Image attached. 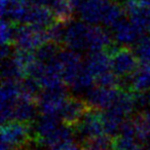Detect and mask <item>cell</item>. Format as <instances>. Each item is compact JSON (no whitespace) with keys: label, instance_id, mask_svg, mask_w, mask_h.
<instances>
[{"label":"cell","instance_id":"obj_1","mask_svg":"<svg viewBox=\"0 0 150 150\" xmlns=\"http://www.w3.org/2000/svg\"><path fill=\"white\" fill-rule=\"evenodd\" d=\"M35 144L33 123L19 120H9L1 127V144L7 145L13 150L29 147Z\"/></svg>","mask_w":150,"mask_h":150},{"label":"cell","instance_id":"obj_2","mask_svg":"<svg viewBox=\"0 0 150 150\" xmlns=\"http://www.w3.org/2000/svg\"><path fill=\"white\" fill-rule=\"evenodd\" d=\"M111 60V70L119 77L133 74L140 67L135 52L129 46H117L114 43L106 50Z\"/></svg>","mask_w":150,"mask_h":150},{"label":"cell","instance_id":"obj_3","mask_svg":"<svg viewBox=\"0 0 150 150\" xmlns=\"http://www.w3.org/2000/svg\"><path fill=\"white\" fill-rule=\"evenodd\" d=\"M75 135L77 137L78 144L88 138L97 137L105 134L104 123H103L102 110L90 107L81 120L75 125Z\"/></svg>","mask_w":150,"mask_h":150},{"label":"cell","instance_id":"obj_4","mask_svg":"<svg viewBox=\"0 0 150 150\" xmlns=\"http://www.w3.org/2000/svg\"><path fill=\"white\" fill-rule=\"evenodd\" d=\"M48 41L50 39L46 29L30 24H24L17 27L13 45H17L18 48L22 50H33Z\"/></svg>","mask_w":150,"mask_h":150},{"label":"cell","instance_id":"obj_5","mask_svg":"<svg viewBox=\"0 0 150 150\" xmlns=\"http://www.w3.org/2000/svg\"><path fill=\"white\" fill-rule=\"evenodd\" d=\"M68 98V90L66 86L52 90H42L37 98L38 110L42 114L59 116Z\"/></svg>","mask_w":150,"mask_h":150},{"label":"cell","instance_id":"obj_6","mask_svg":"<svg viewBox=\"0 0 150 150\" xmlns=\"http://www.w3.org/2000/svg\"><path fill=\"white\" fill-rule=\"evenodd\" d=\"M114 0H82L78 11L84 22L93 25L104 23L107 13Z\"/></svg>","mask_w":150,"mask_h":150},{"label":"cell","instance_id":"obj_7","mask_svg":"<svg viewBox=\"0 0 150 150\" xmlns=\"http://www.w3.org/2000/svg\"><path fill=\"white\" fill-rule=\"evenodd\" d=\"M58 57L62 66V78L65 83L70 86L84 67L82 57L78 52L70 48L61 50Z\"/></svg>","mask_w":150,"mask_h":150},{"label":"cell","instance_id":"obj_8","mask_svg":"<svg viewBox=\"0 0 150 150\" xmlns=\"http://www.w3.org/2000/svg\"><path fill=\"white\" fill-rule=\"evenodd\" d=\"M78 146L74 129L62 123L42 143L41 147H46L48 150H77Z\"/></svg>","mask_w":150,"mask_h":150},{"label":"cell","instance_id":"obj_9","mask_svg":"<svg viewBox=\"0 0 150 150\" xmlns=\"http://www.w3.org/2000/svg\"><path fill=\"white\" fill-rule=\"evenodd\" d=\"M91 24L72 22L67 26L64 45L72 50H88V31Z\"/></svg>","mask_w":150,"mask_h":150},{"label":"cell","instance_id":"obj_10","mask_svg":"<svg viewBox=\"0 0 150 150\" xmlns=\"http://www.w3.org/2000/svg\"><path fill=\"white\" fill-rule=\"evenodd\" d=\"M90 107L91 106L86 99H82L80 97L69 96L60 115L62 123L70 127H74L81 120Z\"/></svg>","mask_w":150,"mask_h":150},{"label":"cell","instance_id":"obj_11","mask_svg":"<svg viewBox=\"0 0 150 150\" xmlns=\"http://www.w3.org/2000/svg\"><path fill=\"white\" fill-rule=\"evenodd\" d=\"M118 93L119 88H104L98 86V88H93L86 93V100L93 108L106 110L114 104Z\"/></svg>","mask_w":150,"mask_h":150},{"label":"cell","instance_id":"obj_12","mask_svg":"<svg viewBox=\"0 0 150 150\" xmlns=\"http://www.w3.org/2000/svg\"><path fill=\"white\" fill-rule=\"evenodd\" d=\"M125 13L131 22L140 30L145 31L150 28V7L142 5L138 0H129L125 5Z\"/></svg>","mask_w":150,"mask_h":150},{"label":"cell","instance_id":"obj_13","mask_svg":"<svg viewBox=\"0 0 150 150\" xmlns=\"http://www.w3.org/2000/svg\"><path fill=\"white\" fill-rule=\"evenodd\" d=\"M112 29L115 40L119 43H122L123 45L127 46L137 43V41L141 38V36H143L144 33L132 22L129 23L125 19L113 26Z\"/></svg>","mask_w":150,"mask_h":150},{"label":"cell","instance_id":"obj_14","mask_svg":"<svg viewBox=\"0 0 150 150\" xmlns=\"http://www.w3.org/2000/svg\"><path fill=\"white\" fill-rule=\"evenodd\" d=\"M54 21V16L50 7L42 5H28L22 24H30L46 28Z\"/></svg>","mask_w":150,"mask_h":150},{"label":"cell","instance_id":"obj_15","mask_svg":"<svg viewBox=\"0 0 150 150\" xmlns=\"http://www.w3.org/2000/svg\"><path fill=\"white\" fill-rule=\"evenodd\" d=\"M60 127L58 120V116L54 115L42 114L37 119L35 125H34V140L35 145L41 147L42 143Z\"/></svg>","mask_w":150,"mask_h":150},{"label":"cell","instance_id":"obj_16","mask_svg":"<svg viewBox=\"0 0 150 150\" xmlns=\"http://www.w3.org/2000/svg\"><path fill=\"white\" fill-rule=\"evenodd\" d=\"M84 66L96 78L99 75L111 70L110 56L106 50L90 52L86 57Z\"/></svg>","mask_w":150,"mask_h":150},{"label":"cell","instance_id":"obj_17","mask_svg":"<svg viewBox=\"0 0 150 150\" xmlns=\"http://www.w3.org/2000/svg\"><path fill=\"white\" fill-rule=\"evenodd\" d=\"M113 44L111 34L106 29L91 24L88 31V50L100 52L106 50Z\"/></svg>","mask_w":150,"mask_h":150},{"label":"cell","instance_id":"obj_18","mask_svg":"<svg viewBox=\"0 0 150 150\" xmlns=\"http://www.w3.org/2000/svg\"><path fill=\"white\" fill-rule=\"evenodd\" d=\"M50 8L52 13L54 21L69 25L73 22L74 11L76 7L68 0H54Z\"/></svg>","mask_w":150,"mask_h":150},{"label":"cell","instance_id":"obj_19","mask_svg":"<svg viewBox=\"0 0 150 150\" xmlns=\"http://www.w3.org/2000/svg\"><path fill=\"white\" fill-rule=\"evenodd\" d=\"M113 137L110 135L97 136L88 138L79 143L80 150H112Z\"/></svg>","mask_w":150,"mask_h":150},{"label":"cell","instance_id":"obj_20","mask_svg":"<svg viewBox=\"0 0 150 150\" xmlns=\"http://www.w3.org/2000/svg\"><path fill=\"white\" fill-rule=\"evenodd\" d=\"M94 84H96L95 76L84 66L78 74V76L76 77V79L72 82L70 88L76 94H82V93L86 94L88 91L92 90Z\"/></svg>","mask_w":150,"mask_h":150},{"label":"cell","instance_id":"obj_21","mask_svg":"<svg viewBox=\"0 0 150 150\" xmlns=\"http://www.w3.org/2000/svg\"><path fill=\"white\" fill-rule=\"evenodd\" d=\"M11 56H13L11 57L13 61L22 70V72L25 75V77L27 76L28 69H29L30 66L37 60L35 56V52H33V50H22V48H18L17 50H15Z\"/></svg>","mask_w":150,"mask_h":150},{"label":"cell","instance_id":"obj_22","mask_svg":"<svg viewBox=\"0 0 150 150\" xmlns=\"http://www.w3.org/2000/svg\"><path fill=\"white\" fill-rule=\"evenodd\" d=\"M61 47H63V46L59 45L52 41L46 42L36 50V59L38 61H41V62H48V61L52 60L59 56V52L62 50Z\"/></svg>","mask_w":150,"mask_h":150},{"label":"cell","instance_id":"obj_23","mask_svg":"<svg viewBox=\"0 0 150 150\" xmlns=\"http://www.w3.org/2000/svg\"><path fill=\"white\" fill-rule=\"evenodd\" d=\"M66 24L58 21H54L50 26L45 28L50 41H52L59 45H64L65 34H66Z\"/></svg>","mask_w":150,"mask_h":150},{"label":"cell","instance_id":"obj_24","mask_svg":"<svg viewBox=\"0 0 150 150\" xmlns=\"http://www.w3.org/2000/svg\"><path fill=\"white\" fill-rule=\"evenodd\" d=\"M136 56L140 62V65L150 64V37L141 36L134 48Z\"/></svg>","mask_w":150,"mask_h":150},{"label":"cell","instance_id":"obj_25","mask_svg":"<svg viewBox=\"0 0 150 150\" xmlns=\"http://www.w3.org/2000/svg\"><path fill=\"white\" fill-rule=\"evenodd\" d=\"M16 30L17 25L16 23L11 22L8 19H2L1 21V28H0V33H1V43L2 45H13L15 43L16 37Z\"/></svg>","mask_w":150,"mask_h":150},{"label":"cell","instance_id":"obj_26","mask_svg":"<svg viewBox=\"0 0 150 150\" xmlns=\"http://www.w3.org/2000/svg\"><path fill=\"white\" fill-rule=\"evenodd\" d=\"M140 141L135 138L117 135L113 137L112 150H140Z\"/></svg>","mask_w":150,"mask_h":150},{"label":"cell","instance_id":"obj_27","mask_svg":"<svg viewBox=\"0 0 150 150\" xmlns=\"http://www.w3.org/2000/svg\"><path fill=\"white\" fill-rule=\"evenodd\" d=\"M25 75L13 59L2 60V79H23Z\"/></svg>","mask_w":150,"mask_h":150},{"label":"cell","instance_id":"obj_28","mask_svg":"<svg viewBox=\"0 0 150 150\" xmlns=\"http://www.w3.org/2000/svg\"><path fill=\"white\" fill-rule=\"evenodd\" d=\"M96 84L99 86H104V88H118L120 77L117 76L112 70L107 71L103 74L99 75L95 78Z\"/></svg>","mask_w":150,"mask_h":150},{"label":"cell","instance_id":"obj_29","mask_svg":"<svg viewBox=\"0 0 150 150\" xmlns=\"http://www.w3.org/2000/svg\"><path fill=\"white\" fill-rule=\"evenodd\" d=\"M54 0H24V2L28 5H42V6H50Z\"/></svg>","mask_w":150,"mask_h":150},{"label":"cell","instance_id":"obj_30","mask_svg":"<svg viewBox=\"0 0 150 150\" xmlns=\"http://www.w3.org/2000/svg\"><path fill=\"white\" fill-rule=\"evenodd\" d=\"M11 54H11V45H7V44L2 45V47H1V59H2V60L8 59L9 57H11Z\"/></svg>","mask_w":150,"mask_h":150},{"label":"cell","instance_id":"obj_31","mask_svg":"<svg viewBox=\"0 0 150 150\" xmlns=\"http://www.w3.org/2000/svg\"><path fill=\"white\" fill-rule=\"evenodd\" d=\"M140 150H150V144L143 143L141 146H140Z\"/></svg>","mask_w":150,"mask_h":150},{"label":"cell","instance_id":"obj_32","mask_svg":"<svg viewBox=\"0 0 150 150\" xmlns=\"http://www.w3.org/2000/svg\"><path fill=\"white\" fill-rule=\"evenodd\" d=\"M138 2L142 5H145V6L150 7V0H138Z\"/></svg>","mask_w":150,"mask_h":150},{"label":"cell","instance_id":"obj_33","mask_svg":"<svg viewBox=\"0 0 150 150\" xmlns=\"http://www.w3.org/2000/svg\"><path fill=\"white\" fill-rule=\"evenodd\" d=\"M68 1H70V2L72 3V4L76 7V8H78V6H79V3H80V0H68Z\"/></svg>","mask_w":150,"mask_h":150},{"label":"cell","instance_id":"obj_34","mask_svg":"<svg viewBox=\"0 0 150 150\" xmlns=\"http://www.w3.org/2000/svg\"><path fill=\"white\" fill-rule=\"evenodd\" d=\"M17 150H32V149L29 146V147H23V148H20V149H17Z\"/></svg>","mask_w":150,"mask_h":150},{"label":"cell","instance_id":"obj_35","mask_svg":"<svg viewBox=\"0 0 150 150\" xmlns=\"http://www.w3.org/2000/svg\"><path fill=\"white\" fill-rule=\"evenodd\" d=\"M117 1H119V2H125V3H127V1H129V0H117Z\"/></svg>","mask_w":150,"mask_h":150},{"label":"cell","instance_id":"obj_36","mask_svg":"<svg viewBox=\"0 0 150 150\" xmlns=\"http://www.w3.org/2000/svg\"><path fill=\"white\" fill-rule=\"evenodd\" d=\"M149 33H150V28H149Z\"/></svg>","mask_w":150,"mask_h":150}]
</instances>
